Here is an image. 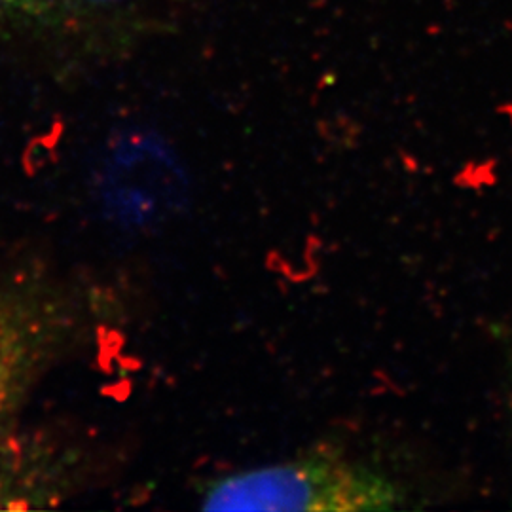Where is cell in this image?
Wrapping results in <instances>:
<instances>
[{"instance_id":"3","label":"cell","mask_w":512,"mask_h":512,"mask_svg":"<svg viewBox=\"0 0 512 512\" xmlns=\"http://www.w3.org/2000/svg\"><path fill=\"white\" fill-rule=\"evenodd\" d=\"M88 476L86 452L44 433L21 435L19 427L0 442V509L57 505Z\"/></svg>"},{"instance_id":"2","label":"cell","mask_w":512,"mask_h":512,"mask_svg":"<svg viewBox=\"0 0 512 512\" xmlns=\"http://www.w3.org/2000/svg\"><path fill=\"white\" fill-rule=\"evenodd\" d=\"M200 497L205 511H387L403 501L384 473L330 446L213 478Z\"/></svg>"},{"instance_id":"4","label":"cell","mask_w":512,"mask_h":512,"mask_svg":"<svg viewBox=\"0 0 512 512\" xmlns=\"http://www.w3.org/2000/svg\"><path fill=\"white\" fill-rule=\"evenodd\" d=\"M54 0H0V12H21V14H38L52 6Z\"/></svg>"},{"instance_id":"1","label":"cell","mask_w":512,"mask_h":512,"mask_svg":"<svg viewBox=\"0 0 512 512\" xmlns=\"http://www.w3.org/2000/svg\"><path fill=\"white\" fill-rule=\"evenodd\" d=\"M92 300L40 258L0 270V442L18 429L27 399L80 342Z\"/></svg>"}]
</instances>
